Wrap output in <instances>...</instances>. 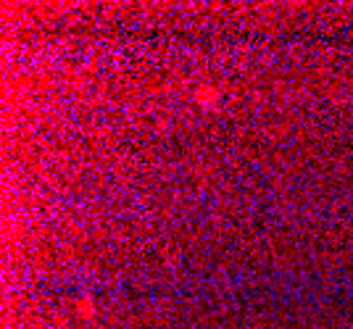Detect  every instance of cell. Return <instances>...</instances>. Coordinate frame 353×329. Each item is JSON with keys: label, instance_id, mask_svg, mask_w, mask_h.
I'll list each match as a JSON object with an SVG mask.
<instances>
[{"label": "cell", "instance_id": "obj_1", "mask_svg": "<svg viewBox=\"0 0 353 329\" xmlns=\"http://www.w3.org/2000/svg\"><path fill=\"white\" fill-rule=\"evenodd\" d=\"M216 98H219V92L213 90V87H201V90H198V95H195V100L201 103V105H211Z\"/></svg>", "mask_w": 353, "mask_h": 329}, {"label": "cell", "instance_id": "obj_2", "mask_svg": "<svg viewBox=\"0 0 353 329\" xmlns=\"http://www.w3.org/2000/svg\"><path fill=\"white\" fill-rule=\"evenodd\" d=\"M76 311H79L82 316H93V313H95V306H93V300H90V297H85V300L76 306Z\"/></svg>", "mask_w": 353, "mask_h": 329}]
</instances>
